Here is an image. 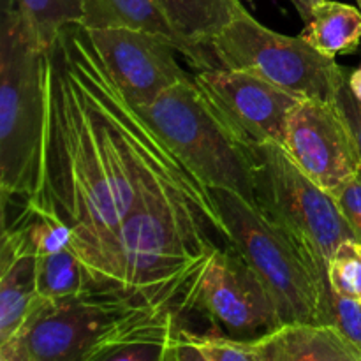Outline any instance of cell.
<instances>
[{"instance_id": "23", "label": "cell", "mask_w": 361, "mask_h": 361, "mask_svg": "<svg viewBox=\"0 0 361 361\" xmlns=\"http://www.w3.org/2000/svg\"><path fill=\"white\" fill-rule=\"evenodd\" d=\"M335 197H337V203L341 207L345 222L355 235V240L361 243V173Z\"/></svg>"}, {"instance_id": "9", "label": "cell", "mask_w": 361, "mask_h": 361, "mask_svg": "<svg viewBox=\"0 0 361 361\" xmlns=\"http://www.w3.org/2000/svg\"><path fill=\"white\" fill-rule=\"evenodd\" d=\"M282 147L334 196L361 173L358 143L337 101L300 99L288 115Z\"/></svg>"}, {"instance_id": "21", "label": "cell", "mask_w": 361, "mask_h": 361, "mask_svg": "<svg viewBox=\"0 0 361 361\" xmlns=\"http://www.w3.org/2000/svg\"><path fill=\"white\" fill-rule=\"evenodd\" d=\"M328 284L341 295L361 300V243L348 240L328 264Z\"/></svg>"}, {"instance_id": "18", "label": "cell", "mask_w": 361, "mask_h": 361, "mask_svg": "<svg viewBox=\"0 0 361 361\" xmlns=\"http://www.w3.org/2000/svg\"><path fill=\"white\" fill-rule=\"evenodd\" d=\"M16 7L37 44L49 51L60 35L73 25H81L83 0H4V9Z\"/></svg>"}, {"instance_id": "28", "label": "cell", "mask_w": 361, "mask_h": 361, "mask_svg": "<svg viewBox=\"0 0 361 361\" xmlns=\"http://www.w3.org/2000/svg\"><path fill=\"white\" fill-rule=\"evenodd\" d=\"M249 2H252V0H249Z\"/></svg>"}, {"instance_id": "6", "label": "cell", "mask_w": 361, "mask_h": 361, "mask_svg": "<svg viewBox=\"0 0 361 361\" xmlns=\"http://www.w3.org/2000/svg\"><path fill=\"white\" fill-rule=\"evenodd\" d=\"M229 243L254 268L277 303L282 323L330 324V284L295 242L252 203L212 189Z\"/></svg>"}, {"instance_id": "5", "label": "cell", "mask_w": 361, "mask_h": 361, "mask_svg": "<svg viewBox=\"0 0 361 361\" xmlns=\"http://www.w3.org/2000/svg\"><path fill=\"white\" fill-rule=\"evenodd\" d=\"M44 55L16 7L2 9L0 32V194L28 201L41 178L46 123Z\"/></svg>"}, {"instance_id": "16", "label": "cell", "mask_w": 361, "mask_h": 361, "mask_svg": "<svg viewBox=\"0 0 361 361\" xmlns=\"http://www.w3.org/2000/svg\"><path fill=\"white\" fill-rule=\"evenodd\" d=\"M300 35L312 48L330 59L355 53L361 42L360 7L335 0H323L314 7Z\"/></svg>"}, {"instance_id": "2", "label": "cell", "mask_w": 361, "mask_h": 361, "mask_svg": "<svg viewBox=\"0 0 361 361\" xmlns=\"http://www.w3.org/2000/svg\"><path fill=\"white\" fill-rule=\"evenodd\" d=\"M217 240L229 243L215 200L166 190L140 204L118 226L73 247L88 289H104L183 316Z\"/></svg>"}, {"instance_id": "10", "label": "cell", "mask_w": 361, "mask_h": 361, "mask_svg": "<svg viewBox=\"0 0 361 361\" xmlns=\"http://www.w3.org/2000/svg\"><path fill=\"white\" fill-rule=\"evenodd\" d=\"M196 309L242 337H261L282 324L267 284L233 243L219 245L208 259L197 282Z\"/></svg>"}, {"instance_id": "27", "label": "cell", "mask_w": 361, "mask_h": 361, "mask_svg": "<svg viewBox=\"0 0 361 361\" xmlns=\"http://www.w3.org/2000/svg\"><path fill=\"white\" fill-rule=\"evenodd\" d=\"M356 4H358V7H360V11H361V0H356Z\"/></svg>"}, {"instance_id": "15", "label": "cell", "mask_w": 361, "mask_h": 361, "mask_svg": "<svg viewBox=\"0 0 361 361\" xmlns=\"http://www.w3.org/2000/svg\"><path fill=\"white\" fill-rule=\"evenodd\" d=\"M35 256L28 252L11 229H2L0 243V345L9 342L23 326L34 303Z\"/></svg>"}, {"instance_id": "12", "label": "cell", "mask_w": 361, "mask_h": 361, "mask_svg": "<svg viewBox=\"0 0 361 361\" xmlns=\"http://www.w3.org/2000/svg\"><path fill=\"white\" fill-rule=\"evenodd\" d=\"M194 81L252 145L284 141L286 122L296 95L247 71L208 67Z\"/></svg>"}, {"instance_id": "11", "label": "cell", "mask_w": 361, "mask_h": 361, "mask_svg": "<svg viewBox=\"0 0 361 361\" xmlns=\"http://www.w3.org/2000/svg\"><path fill=\"white\" fill-rule=\"evenodd\" d=\"M109 76L134 108L147 106L164 90L192 76L176 60L168 39L127 27L83 28Z\"/></svg>"}, {"instance_id": "26", "label": "cell", "mask_w": 361, "mask_h": 361, "mask_svg": "<svg viewBox=\"0 0 361 361\" xmlns=\"http://www.w3.org/2000/svg\"><path fill=\"white\" fill-rule=\"evenodd\" d=\"M348 85L351 88L353 95L361 102V63L348 76Z\"/></svg>"}, {"instance_id": "25", "label": "cell", "mask_w": 361, "mask_h": 361, "mask_svg": "<svg viewBox=\"0 0 361 361\" xmlns=\"http://www.w3.org/2000/svg\"><path fill=\"white\" fill-rule=\"evenodd\" d=\"M291 2H293V6L296 7V11H298L300 16H302V20L309 21L314 7H316L319 2H323V0H291Z\"/></svg>"}, {"instance_id": "3", "label": "cell", "mask_w": 361, "mask_h": 361, "mask_svg": "<svg viewBox=\"0 0 361 361\" xmlns=\"http://www.w3.org/2000/svg\"><path fill=\"white\" fill-rule=\"evenodd\" d=\"M180 314L104 289L60 300L39 296L0 361H109L140 341L175 342Z\"/></svg>"}, {"instance_id": "20", "label": "cell", "mask_w": 361, "mask_h": 361, "mask_svg": "<svg viewBox=\"0 0 361 361\" xmlns=\"http://www.w3.org/2000/svg\"><path fill=\"white\" fill-rule=\"evenodd\" d=\"M35 288L44 300H60L87 291V277L73 245L44 256H35Z\"/></svg>"}, {"instance_id": "19", "label": "cell", "mask_w": 361, "mask_h": 361, "mask_svg": "<svg viewBox=\"0 0 361 361\" xmlns=\"http://www.w3.org/2000/svg\"><path fill=\"white\" fill-rule=\"evenodd\" d=\"M173 361H261L259 338L200 335L180 326Z\"/></svg>"}, {"instance_id": "14", "label": "cell", "mask_w": 361, "mask_h": 361, "mask_svg": "<svg viewBox=\"0 0 361 361\" xmlns=\"http://www.w3.org/2000/svg\"><path fill=\"white\" fill-rule=\"evenodd\" d=\"M257 338L261 361H361L334 324L282 323Z\"/></svg>"}, {"instance_id": "4", "label": "cell", "mask_w": 361, "mask_h": 361, "mask_svg": "<svg viewBox=\"0 0 361 361\" xmlns=\"http://www.w3.org/2000/svg\"><path fill=\"white\" fill-rule=\"evenodd\" d=\"M136 109L208 189L231 190L257 207L256 145L236 129L194 76Z\"/></svg>"}, {"instance_id": "13", "label": "cell", "mask_w": 361, "mask_h": 361, "mask_svg": "<svg viewBox=\"0 0 361 361\" xmlns=\"http://www.w3.org/2000/svg\"><path fill=\"white\" fill-rule=\"evenodd\" d=\"M83 28L127 27L168 39L190 66L197 69L219 67L210 48L183 37L157 0H83Z\"/></svg>"}, {"instance_id": "7", "label": "cell", "mask_w": 361, "mask_h": 361, "mask_svg": "<svg viewBox=\"0 0 361 361\" xmlns=\"http://www.w3.org/2000/svg\"><path fill=\"white\" fill-rule=\"evenodd\" d=\"M254 152L257 208L326 275L338 247L355 240L337 197L307 176L281 143L256 145Z\"/></svg>"}, {"instance_id": "22", "label": "cell", "mask_w": 361, "mask_h": 361, "mask_svg": "<svg viewBox=\"0 0 361 361\" xmlns=\"http://www.w3.org/2000/svg\"><path fill=\"white\" fill-rule=\"evenodd\" d=\"M330 324L361 358V300L330 291Z\"/></svg>"}, {"instance_id": "17", "label": "cell", "mask_w": 361, "mask_h": 361, "mask_svg": "<svg viewBox=\"0 0 361 361\" xmlns=\"http://www.w3.org/2000/svg\"><path fill=\"white\" fill-rule=\"evenodd\" d=\"M176 30L196 44L210 48L212 39L228 27L240 0H157Z\"/></svg>"}, {"instance_id": "8", "label": "cell", "mask_w": 361, "mask_h": 361, "mask_svg": "<svg viewBox=\"0 0 361 361\" xmlns=\"http://www.w3.org/2000/svg\"><path fill=\"white\" fill-rule=\"evenodd\" d=\"M219 67L247 71L298 99L337 101L345 83L344 69L302 35H286L264 27L245 7L210 42Z\"/></svg>"}, {"instance_id": "1", "label": "cell", "mask_w": 361, "mask_h": 361, "mask_svg": "<svg viewBox=\"0 0 361 361\" xmlns=\"http://www.w3.org/2000/svg\"><path fill=\"white\" fill-rule=\"evenodd\" d=\"M44 92L41 178L21 210L67 222L73 247L113 229L166 190L214 200L127 101L81 25L46 51Z\"/></svg>"}, {"instance_id": "24", "label": "cell", "mask_w": 361, "mask_h": 361, "mask_svg": "<svg viewBox=\"0 0 361 361\" xmlns=\"http://www.w3.org/2000/svg\"><path fill=\"white\" fill-rule=\"evenodd\" d=\"M337 104L344 111L345 118H348L349 126H351L353 133H355L356 143H358L360 154H361V102L353 95L351 88H349L348 80L342 85L341 92H338Z\"/></svg>"}]
</instances>
